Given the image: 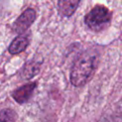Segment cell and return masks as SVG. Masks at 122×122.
Here are the masks:
<instances>
[{
    "mask_svg": "<svg viewBox=\"0 0 122 122\" xmlns=\"http://www.w3.org/2000/svg\"><path fill=\"white\" fill-rule=\"evenodd\" d=\"M41 63H42V61L37 60V59H32V60L28 61L25 64V66L23 67L22 73H21L22 77L24 79L32 78L34 75H36L38 73L40 66H41Z\"/></svg>",
    "mask_w": 122,
    "mask_h": 122,
    "instance_id": "cell-5",
    "label": "cell"
},
{
    "mask_svg": "<svg viewBox=\"0 0 122 122\" xmlns=\"http://www.w3.org/2000/svg\"><path fill=\"white\" fill-rule=\"evenodd\" d=\"M36 13L35 10L32 9H27L14 22L13 24V30L14 31L20 33L25 31L35 20Z\"/></svg>",
    "mask_w": 122,
    "mask_h": 122,
    "instance_id": "cell-3",
    "label": "cell"
},
{
    "mask_svg": "<svg viewBox=\"0 0 122 122\" xmlns=\"http://www.w3.org/2000/svg\"><path fill=\"white\" fill-rule=\"evenodd\" d=\"M80 0H58V10L63 16L70 17L75 11Z\"/></svg>",
    "mask_w": 122,
    "mask_h": 122,
    "instance_id": "cell-6",
    "label": "cell"
},
{
    "mask_svg": "<svg viewBox=\"0 0 122 122\" xmlns=\"http://www.w3.org/2000/svg\"><path fill=\"white\" fill-rule=\"evenodd\" d=\"M16 113L10 109H4L0 111V122H14Z\"/></svg>",
    "mask_w": 122,
    "mask_h": 122,
    "instance_id": "cell-8",
    "label": "cell"
},
{
    "mask_svg": "<svg viewBox=\"0 0 122 122\" xmlns=\"http://www.w3.org/2000/svg\"><path fill=\"white\" fill-rule=\"evenodd\" d=\"M29 38L27 35H19L17 36L10 45L9 51L11 54H17L23 51L29 45Z\"/></svg>",
    "mask_w": 122,
    "mask_h": 122,
    "instance_id": "cell-7",
    "label": "cell"
},
{
    "mask_svg": "<svg viewBox=\"0 0 122 122\" xmlns=\"http://www.w3.org/2000/svg\"><path fill=\"white\" fill-rule=\"evenodd\" d=\"M97 64V55L92 51L83 52L74 62L71 71V82L73 86L84 85L93 73Z\"/></svg>",
    "mask_w": 122,
    "mask_h": 122,
    "instance_id": "cell-1",
    "label": "cell"
},
{
    "mask_svg": "<svg viewBox=\"0 0 122 122\" xmlns=\"http://www.w3.org/2000/svg\"><path fill=\"white\" fill-rule=\"evenodd\" d=\"M112 19V13L104 6L94 7L85 17L86 25L94 31L103 30L108 27Z\"/></svg>",
    "mask_w": 122,
    "mask_h": 122,
    "instance_id": "cell-2",
    "label": "cell"
},
{
    "mask_svg": "<svg viewBox=\"0 0 122 122\" xmlns=\"http://www.w3.org/2000/svg\"><path fill=\"white\" fill-rule=\"evenodd\" d=\"M35 87H36L35 83H29L27 85H24V86L20 87L19 89L15 90L12 92L13 99L16 102H18L19 104H23V103L27 102L30 99V97L31 96Z\"/></svg>",
    "mask_w": 122,
    "mask_h": 122,
    "instance_id": "cell-4",
    "label": "cell"
}]
</instances>
